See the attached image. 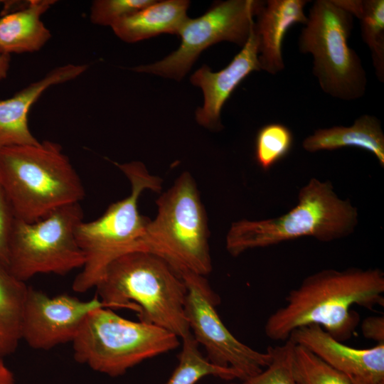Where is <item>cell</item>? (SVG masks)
Here are the masks:
<instances>
[{
	"label": "cell",
	"mask_w": 384,
	"mask_h": 384,
	"mask_svg": "<svg viewBox=\"0 0 384 384\" xmlns=\"http://www.w3.org/2000/svg\"><path fill=\"white\" fill-rule=\"evenodd\" d=\"M383 293L384 273L380 269L319 271L289 291L284 305L267 318L265 335L285 341L294 331L318 325L343 342L352 336L359 322V315L351 307L383 306Z\"/></svg>",
	"instance_id": "6da1fadb"
},
{
	"label": "cell",
	"mask_w": 384,
	"mask_h": 384,
	"mask_svg": "<svg viewBox=\"0 0 384 384\" xmlns=\"http://www.w3.org/2000/svg\"><path fill=\"white\" fill-rule=\"evenodd\" d=\"M95 288L105 308L132 309L140 321L181 338L191 333L185 316L186 284L156 255L135 251L119 257L107 267Z\"/></svg>",
	"instance_id": "7a4b0ae2"
},
{
	"label": "cell",
	"mask_w": 384,
	"mask_h": 384,
	"mask_svg": "<svg viewBox=\"0 0 384 384\" xmlns=\"http://www.w3.org/2000/svg\"><path fill=\"white\" fill-rule=\"evenodd\" d=\"M0 188L15 218L28 223L85 196L81 179L62 146L49 140L1 148Z\"/></svg>",
	"instance_id": "3957f363"
},
{
	"label": "cell",
	"mask_w": 384,
	"mask_h": 384,
	"mask_svg": "<svg viewBox=\"0 0 384 384\" xmlns=\"http://www.w3.org/2000/svg\"><path fill=\"white\" fill-rule=\"evenodd\" d=\"M358 223V209L340 198L331 181L311 178L298 194V203L274 218L233 222L225 237V247L233 257L303 237L331 242L351 235Z\"/></svg>",
	"instance_id": "277c9868"
},
{
	"label": "cell",
	"mask_w": 384,
	"mask_h": 384,
	"mask_svg": "<svg viewBox=\"0 0 384 384\" xmlns=\"http://www.w3.org/2000/svg\"><path fill=\"white\" fill-rule=\"evenodd\" d=\"M114 164L129 181L131 193L110 205L97 219L82 221L78 225L75 238L85 263L73 282L75 292L95 287L107 267L119 257L135 251L146 252L145 238L150 219L139 213L138 201L146 190L159 191L162 179L151 174L140 161Z\"/></svg>",
	"instance_id": "5b68a950"
},
{
	"label": "cell",
	"mask_w": 384,
	"mask_h": 384,
	"mask_svg": "<svg viewBox=\"0 0 384 384\" xmlns=\"http://www.w3.org/2000/svg\"><path fill=\"white\" fill-rule=\"evenodd\" d=\"M156 203V215L146 228V252L163 258L178 274H208L212 260L208 218L192 175L180 174Z\"/></svg>",
	"instance_id": "8992f818"
},
{
	"label": "cell",
	"mask_w": 384,
	"mask_h": 384,
	"mask_svg": "<svg viewBox=\"0 0 384 384\" xmlns=\"http://www.w3.org/2000/svg\"><path fill=\"white\" fill-rule=\"evenodd\" d=\"M72 343L77 362L111 377L180 344L179 338L165 329L126 319L105 307L87 315Z\"/></svg>",
	"instance_id": "52a82bcc"
},
{
	"label": "cell",
	"mask_w": 384,
	"mask_h": 384,
	"mask_svg": "<svg viewBox=\"0 0 384 384\" xmlns=\"http://www.w3.org/2000/svg\"><path fill=\"white\" fill-rule=\"evenodd\" d=\"M299 37V49L313 58L312 73L321 89L339 100L362 97L367 76L358 54L348 44L353 16L333 0H316Z\"/></svg>",
	"instance_id": "ba28073f"
},
{
	"label": "cell",
	"mask_w": 384,
	"mask_h": 384,
	"mask_svg": "<svg viewBox=\"0 0 384 384\" xmlns=\"http://www.w3.org/2000/svg\"><path fill=\"white\" fill-rule=\"evenodd\" d=\"M82 221L80 203L60 208L32 223L15 218L6 267L23 282L38 274H65L82 268L85 257L75 238Z\"/></svg>",
	"instance_id": "9c48e42d"
},
{
	"label": "cell",
	"mask_w": 384,
	"mask_h": 384,
	"mask_svg": "<svg viewBox=\"0 0 384 384\" xmlns=\"http://www.w3.org/2000/svg\"><path fill=\"white\" fill-rule=\"evenodd\" d=\"M264 1L228 0L215 3L204 14L188 18L178 32V48L153 64L131 68L180 81L200 54L220 41L243 47L254 25V18Z\"/></svg>",
	"instance_id": "30bf717a"
},
{
	"label": "cell",
	"mask_w": 384,
	"mask_h": 384,
	"mask_svg": "<svg viewBox=\"0 0 384 384\" xmlns=\"http://www.w3.org/2000/svg\"><path fill=\"white\" fill-rule=\"evenodd\" d=\"M180 276L187 288L185 316L191 334L213 364L230 368L245 381L262 372L272 360L267 348L261 352L238 340L225 326L216 310L220 302L205 276L190 271Z\"/></svg>",
	"instance_id": "8fae6325"
},
{
	"label": "cell",
	"mask_w": 384,
	"mask_h": 384,
	"mask_svg": "<svg viewBox=\"0 0 384 384\" xmlns=\"http://www.w3.org/2000/svg\"><path fill=\"white\" fill-rule=\"evenodd\" d=\"M100 307L105 306L97 296L86 301L67 294L50 297L28 287L22 339L36 350L73 342L87 315Z\"/></svg>",
	"instance_id": "7c38bea8"
},
{
	"label": "cell",
	"mask_w": 384,
	"mask_h": 384,
	"mask_svg": "<svg viewBox=\"0 0 384 384\" xmlns=\"http://www.w3.org/2000/svg\"><path fill=\"white\" fill-rule=\"evenodd\" d=\"M289 338L343 374L352 384H384V343L368 348H353L318 325L299 328Z\"/></svg>",
	"instance_id": "4fadbf2b"
},
{
	"label": "cell",
	"mask_w": 384,
	"mask_h": 384,
	"mask_svg": "<svg viewBox=\"0 0 384 384\" xmlns=\"http://www.w3.org/2000/svg\"><path fill=\"white\" fill-rule=\"evenodd\" d=\"M258 53L259 39L253 25L246 43L226 67L213 72L203 65L191 75V82L202 90L204 98L203 106L196 112L198 124L213 131L223 128L220 114L223 105L247 75L261 70Z\"/></svg>",
	"instance_id": "5bb4252c"
},
{
	"label": "cell",
	"mask_w": 384,
	"mask_h": 384,
	"mask_svg": "<svg viewBox=\"0 0 384 384\" xmlns=\"http://www.w3.org/2000/svg\"><path fill=\"white\" fill-rule=\"evenodd\" d=\"M88 67L87 64L58 66L11 97L0 100V149L10 146L38 144L40 142L28 124V114L32 105L48 88L77 78Z\"/></svg>",
	"instance_id": "9a60e30c"
},
{
	"label": "cell",
	"mask_w": 384,
	"mask_h": 384,
	"mask_svg": "<svg viewBox=\"0 0 384 384\" xmlns=\"http://www.w3.org/2000/svg\"><path fill=\"white\" fill-rule=\"evenodd\" d=\"M306 0H268L256 14L254 31L259 39L260 70L275 75L284 68L282 43L287 31L295 23L306 24L304 9Z\"/></svg>",
	"instance_id": "2e32d148"
},
{
	"label": "cell",
	"mask_w": 384,
	"mask_h": 384,
	"mask_svg": "<svg viewBox=\"0 0 384 384\" xmlns=\"http://www.w3.org/2000/svg\"><path fill=\"white\" fill-rule=\"evenodd\" d=\"M186 0L154 1L145 8L123 18L111 28L126 43H136L163 33L178 34L188 18Z\"/></svg>",
	"instance_id": "e0dca14e"
},
{
	"label": "cell",
	"mask_w": 384,
	"mask_h": 384,
	"mask_svg": "<svg viewBox=\"0 0 384 384\" xmlns=\"http://www.w3.org/2000/svg\"><path fill=\"white\" fill-rule=\"evenodd\" d=\"M56 1L31 0L25 8L0 18V52L33 53L41 49L51 38L50 30L41 21Z\"/></svg>",
	"instance_id": "ac0fdd59"
},
{
	"label": "cell",
	"mask_w": 384,
	"mask_h": 384,
	"mask_svg": "<svg viewBox=\"0 0 384 384\" xmlns=\"http://www.w3.org/2000/svg\"><path fill=\"white\" fill-rule=\"evenodd\" d=\"M303 148L314 153L343 147H356L373 154L384 167V133L379 119L363 114L350 127L319 129L302 142Z\"/></svg>",
	"instance_id": "d6986e66"
},
{
	"label": "cell",
	"mask_w": 384,
	"mask_h": 384,
	"mask_svg": "<svg viewBox=\"0 0 384 384\" xmlns=\"http://www.w3.org/2000/svg\"><path fill=\"white\" fill-rule=\"evenodd\" d=\"M28 288L0 262V356L3 358L14 353L22 340Z\"/></svg>",
	"instance_id": "ffe728a7"
},
{
	"label": "cell",
	"mask_w": 384,
	"mask_h": 384,
	"mask_svg": "<svg viewBox=\"0 0 384 384\" xmlns=\"http://www.w3.org/2000/svg\"><path fill=\"white\" fill-rule=\"evenodd\" d=\"M360 20L361 35L368 46L378 79L384 82V1L333 0Z\"/></svg>",
	"instance_id": "44dd1931"
},
{
	"label": "cell",
	"mask_w": 384,
	"mask_h": 384,
	"mask_svg": "<svg viewBox=\"0 0 384 384\" xmlns=\"http://www.w3.org/2000/svg\"><path fill=\"white\" fill-rule=\"evenodd\" d=\"M181 339L178 365L164 384H196L210 375L226 380H240V375L233 369L214 365L204 357L191 333Z\"/></svg>",
	"instance_id": "7402d4cb"
},
{
	"label": "cell",
	"mask_w": 384,
	"mask_h": 384,
	"mask_svg": "<svg viewBox=\"0 0 384 384\" xmlns=\"http://www.w3.org/2000/svg\"><path fill=\"white\" fill-rule=\"evenodd\" d=\"M291 364L294 377L299 384H352L343 374L296 343Z\"/></svg>",
	"instance_id": "603a6c76"
},
{
	"label": "cell",
	"mask_w": 384,
	"mask_h": 384,
	"mask_svg": "<svg viewBox=\"0 0 384 384\" xmlns=\"http://www.w3.org/2000/svg\"><path fill=\"white\" fill-rule=\"evenodd\" d=\"M293 144V134L285 125L270 123L261 127L257 133L255 158L264 171L269 170L285 157Z\"/></svg>",
	"instance_id": "cb8c5ba5"
},
{
	"label": "cell",
	"mask_w": 384,
	"mask_h": 384,
	"mask_svg": "<svg viewBox=\"0 0 384 384\" xmlns=\"http://www.w3.org/2000/svg\"><path fill=\"white\" fill-rule=\"evenodd\" d=\"M294 342L289 338L282 345L268 347L272 360L259 374L245 380L248 384H299L292 370Z\"/></svg>",
	"instance_id": "d4e9b609"
},
{
	"label": "cell",
	"mask_w": 384,
	"mask_h": 384,
	"mask_svg": "<svg viewBox=\"0 0 384 384\" xmlns=\"http://www.w3.org/2000/svg\"><path fill=\"white\" fill-rule=\"evenodd\" d=\"M154 0H95L90 7L92 23L112 26L118 21L150 5Z\"/></svg>",
	"instance_id": "484cf974"
},
{
	"label": "cell",
	"mask_w": 384,
	"mask_h": 384,
	"mask_svg": "<svg viewBox=\"0 0 384 384\" xmlns=\"http://www.w3.org/2000/svg\"><path fill=\"white\" fill-rule=\"evenodd\" d=\"M11 208L0 188V262H8L9 241L15 220Z\"/></svg>",
	"instance_id": "4316f807"
},
{
	"label": "cell",
	"mask_w": 384,
	"mask_h": 384,
	"mask_svg": "<svg viewBox=\"0 0 384 384\" xmlns=\"http://www.w3.org/2000/svg\"><path fill=\"white\" fill-rule=\"evenodd\" d=\"M361 331L364 337L376 342L384 343V317L372 316L366 318L361 324Z\"/></svg>",
	"instance_id": "83f0119b"
},
{
	"label": "cell",
	"mask_w": 384,
	"mask_h": 384,
	"mask_svg": "<svg viewBox=\"0 0 384 384\" xmlns=\"http://www.w3.org/2000/svg\"><path fill=\"white\" fill-rule=\"evenodd\" d=\"M0 384H16L13 373L6 366L3 357L0 356Z\"/></svg>",
	"instance_id": "f1b7e54d"
},
{
	"label": "cell",
	"mask_w": 384,
	"mask_h": 384,
	"mask_svg": "<svg viewBox=\"0 0 384 384\" xmlns=\"http://www.w3.org/2000/svg\"><path fill=\"white\" fill-rule=\"evenodd\" d=\"M11 55L0 52V81L7 77L10 66Z\"/></svg>",
	"instance_id": "f546056e"
},
{
	"label": "cell",
	"mask_w": 384,
	"mask_h": 384,
	"mask_svg": "<svg viewBox=\"0 0 384 384\" xmlns=\"http://www.w3.org/2000/svg\"><path fill=\"white\" fill-rule=\"evenodd\" d=\"M226 384H248L247 381H241L240 383H229Z\"/></svg>",
	"instance_id": "4dcf8cb0"
}]
</instances>
